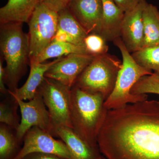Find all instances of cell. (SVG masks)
I'll return each instance as SVG.
<instances>
[{"label": "cell", "mask_w": 159, "mask_h": 159, "mask_svg": "<svg viewBox=\"0 0 159 159\" xmlns=\"http://www.w3.org/2000/svg\"><path fill=\"white\" fill-rule=\"evenodd\" d=\"M97 143L107 159H159V101L108 110Z\"/></svg>", "instance_id": "6da1fadb"}, {"label": "cell", "mask_w": 159, "mask_h": 159, "mask_svg": "<svg viewBox=\"0 0 159 159\" xmlns=\"http://www.w3.org/2000/svg\"><path fill=\"white\" fill-rule=\"evenodd\" d=\"M72 129L77 136L93 146H98L97 138L108 110L101 94L89 93L74 85L71 90Z\"/></svg>", "instance_id": "7a4b0ae2"}, {"label": "cell", "mask_w": 159, "mask_h": 159, "mask_svg": "<svg viewBox=\"0 0 159 159\" xmlns=\"http://www.w3.org/2000/svg\"><path fill=\"white\" fill-rule=\"evenodd\" d=\"M22 23L1 24L0 48L6 66L5 82L8 90L15 92L18 84L30 64L29 34L24 32Z\"/></svg>", "instance_id": "3957f363"}, {"label": "cell", "mask_w": 159, "mask_h": 159, "mask_svg": "<svg viewBox=\"0 0 159 159\" xmlns=\"http://www.w3.org/2000/svg\"><path fill=\"white\" fill-rule=\"evenodd\" d=\"M113 42L121 52L122 61L113 90L104 102V106L108 110L148 99L146 94H133L131 90L141 77L153 73L142 67L135 61L121 37L117 38Z\"/></svg>", "instance_id": "277c9868"}, {"label": "cell", "mask_w": 159, "mask_h": 159, "mask_svg": "<svg viewBox=\"0 0 159 159\" xmlns=\"http://www.w3.org/2000/svg\"><path fill=\"white\" fill-rule=\"evenodd\" d=\"M122 64L116 56L107 53L96 56L74 85L89 93L101 94L106 100L113 90Z\"/></svg>", "instance_id": "5b68a950"}, {"label": "cell", "mask_w": 159, "mask_h": 159, "mask_svg": "<svg viewBox=\"0 0 159 159\" xmlns=\"http://www.w3.org/2000/svg\"><path fill=\"white\" fill-rule=\"evenodd\" d=\"M58 12L40 2L29 22L30 63L51 43L57 29Z\"/></svg>", "instance_id": "8992f818"}, {"label": "cell", "mask_w": 159, "mask_h": 159, "mask_svg": "<svg viewBox=\"0 0 159 159\" xmlns=\"http://www.w3.org/2000/svg\"><path fill=\"white\" fill-rule=\"evenodd\" d=\"M71 90V88L46 77L38 89L48 111L54 129H72Z\"/></svg>", "instance_id": "52a82bcc"}, {"label": "cell", "mask_w": 159, "mask_h": 159, "mask_svg": "<svg viewBox=\"0 0 159 159\" xmlns=\"http://www.w3.org/2000/svg\"><path fill=\"white\" fill-rule=\"evenodd\" d=\"M9 92L17 102L21 113L20 125L16 131V138L20 144L23 143L26 133L33 127H39L55 137V129L48 111L41 95L38 91L35 97L28 102H25Z\"/></svg>", "instance_id": "ba28073f"}, {"label": "cell", "mask_w": 159, "mask_h": 159, "mask_svg": "<svg viewBox=\"0 0 159 159\" xmlns=\"http://www.w3.org/2000/svg\"><path fill=\"white\" fill-rule=\"evenodd\" d=\"M54 137L41 129L32 127L25 134L23 147L14 159H22L34 152L52 154L70 159V151L65 142Z\"/></svg>", "instance_id": "9c48e42d"}, {"label": "cell", "mask_w": 159, "mask_h": 159, "mask_svg": "<svg viewBox=\"0 0 159 159\" xmlns=\"http://www.w3.org/2000/svg\"><path fill=\"white\" fill-rule=\"evenodd\" d=\"M95 56L89 54H72L60 57L46 72L45 77L72 88Z\"/></svg>", "instance_id": "30bf717a"}, {"label": "cell", "mask_w": 159, "mask_h": 159, "mask_svg": "<svg viewBox=\"0 0 159 159\" xmlns=\"http://www.w3.org/2000/svg\"><path fill=\"white\" fill-rule=\"evenodd\" d=\"M67 8L88 34H99L102 16L101 0H70Z\"/></svg>", "instance_id": "8fae6325"}, {"label": "cell", "mask_w": 159, "mask_h": 159, "mask_svg": "<svg viewBox=\"0 0 159 159\" xmlns=\"http://www.w3.org/2000/svg\"><path fill=\"white\" fill-rule=\"evenodd\" d=\"M146 3V1L141 2L133 10L124 15L120 37L129 53L136 52L143 47V11Z\"/></svg>", "instance_id": "7c38bea8"}, {"label": "cell", "mask_w": 159, "mask_h": 159, "mask_svg": "<svg viewBox=\"0 0 159 159\" xmlns=\"http://www.w3.org/2000/svg\"><path fill=\"white\" fill-rule=\"evenodd\" d=\"M55 137L65 142L70 153V159H107L99 146L89 145L77 136L72 129L57 127L54 131Z\"/></svg>", "instance_id": "4fadbf2b"}, {"label": "cell", "mask_w": 159, "mask_h": 159, "mask_svg": "<svg viewBox=\"0 0 159 159\" xmlns=\"http://www.w3.org/2000/svg\"><path fill=\"white\" fill-rule=\"evenodd\" d=\"M102 16L99 35L107 41H113L121 36V29L125 12L113 0H101Z\"/></svg>", "instance_id": "5bb4252c"}, {"label": "cell", "mask_w": 159, "mask_h": 159, "mask_svg": "<svg viewBox=\"0 0 159 159\" xmlns=\"http://www.w3.org/2000/svg\"><path fill=\"white\" fill-rule=\"evenodd\" d=\"M40 0H8L0 9L1 24L29 22Z\"/></svg>", "instance_id": "9a60e30c"}, {"label": "cell", "mask_w": 159, "mask_h": 159, "mask_svg": "<svg viewBox=\"0 0 159 159\" xmlns=\"http://www.w3.org/2000/svg\"><path fill=\"white\" fill-rule=\"evenodd\" d=\"M60 57L49 62L31 63L29 77L22 86L15 92H10L21 100H30L33 99L45 78L46 72L51 66L59 60Z\"/></svg>", "instance_id": "2e32d148"}, {"label": "cell", "mask_w": 159, "mask_h": 159, "mask_svg": "<svg viewBox=\"0 0 159 159\" xmlns=\"http://www.w3.org/2000/svg\"><path fill=\"white\" fill-rule=\"evenodd\" d=\"M57 29L65 32L71 43L84 46L88 34L67 7L58 12Z\"/></svg>", "instance_id": "e0dca14e"}, {"label": "cell", "mask_w": 159, "mask_h": 159, "mask_svg": "<svg viewBox=\"0 0 159 159\" xmlns=\"http://www.w3.org/2000/svg\"><path fill=\"white\" fill-rule=\"evenodd\" d=\"M144 45L143 48L159 44V10L146 2L143 11Z\"/></svg>", "instance_id": "ac0fdd59"}, {"label": "cell", "mask_w": 159, "mask_h": 159, "mask_svg": "<svg viewBox=\"0 0 159 159\" xmlns=\"http://www.w3.org/2000/svg\"><path fill=\"white\" fill-rule=\"evenodd\" d=\"M72 54H89L84 46L77 45L67 42L52 41L34 61L30 63L44 62L50 58H58Z\"/></svg>", "instance_id": "d6986e66"}, {"label": "cell", "mask_w": 159, "mask_h": 159, "mask_svg": "<svg viewBox=\"0 0 159 159\" xmlns=\"http://www.w3.org/2000/svg\"><path fill=\"white\" fill-rule=\"evenodd\" d=\"M13 130L6 124H0V159H14L21 148Z\"/></svg>", "instance_id": "ffe728a7"}, {"label": "cell", "mask_w": 159, "mask_h": 159, "mask_svg": "<svg viewBox=\"0 0 159 159\" xmlns=\"http://www.w3.org/2000/svg\"><path fill=\"white\" fill-rule=\"evenodd\" d=\"M134 59L142 67L159 73V44L142 48L131 54Z\"/></svg>", "instance_id": "44dd1931"}, {"label": "cell", "mask_w": 159, "mask_h": 159, "mask_svg": "<svg viewBox=\"0 0 159 159\" xmlns=\"http://www.w3.org/2000/svg\"><path fill=\"white\" fill-rule=\"evenodd\" d=\"M18 107L17 102L10 94L9 97L0 102L1 123L6 124L16 131L18 128L20 121L17 114Z\"/></svg>", "instance_id": "7402d4cb"}, {"label": "cell", "mask_w": 159, "mask_h": 159, "mask_svg": "<svg viewBox=\"0 0 159 159\" xmlns=\"http://www.w3.org/2000/svg\"><path fill=\"white\" fill-rule=\"evenodd\" d=\"M133 94L159 95V73H154L141 77L131 90Z\"/></svg>", "instance_id": "603a6c76"}, {"label": "cell", "mask_w": 159, "mask_h": 159, "mask_svg": "<svg viewBox=\"0 0 159 159\" xmlns=\"http://www.w3.org/2000/svg\"><path fill=\"white\" fill-rule=\"evenodd\" d=\"M103 37L99 34L92 33L88 34L84 40V46L88 53L94 56L106 54L108 46Z\"/></svg>", "instance_id": "cb8c5ba5"}, {"label": "cell", "mask_w": 159, "mask_h": 159, "mask_svg": "<svg viewBox=\"0 0 159 159\" xmlns=\"http://www.w3.org/2000/svg\"><path fill=\"white\" fill-rule=\"evenodd\" d=\"M70 0H40L51 9L58 12L67 7Z\"/></svg>", "instance_id": "d4e9b609"}, {"label": "cell", "mask_w": 159, "mask_h": 159, "mask_svg": "<svg viewBox=\"0 0 159 159\" xmlns=\"http://www.w3.org/2000/svg\"><path fill=\"white\" fill-rule=\"evenodd\" d=\"M122 11L125 12L133 10L141 2V0H113Z\"/></svg>", "instance_id": "484cf974"}, {"label": "cell", "mask_w": 159, "mask_h": 159, "mask_svg": "<svg viewBox=\"0 0 159 159\" xmlns=\"http://www.w3.org/2000/svg\"><path fill=\"white\" fill-rule=\"evenodd\" d=\"M22 159H67L52 154L34 152L27 155Z\"/></svg>", "instance_id": "4316f807"}, {"label": "cell", "mask_w": 159, "mask_h": 159, "mask_svg": "<svg viewBox=\"0 0 159 159\" xmlns=\"http://www.w3.org/2000/svg\"><path fill=\"white\" fill-rule=\"evenodd\" d=\"M5 67H3V60H0V92L2 94L8 96L9 90L6 88L5 82Z\"/></svg>", "instance_id": "83f0119b"}, {"label": "cell", "mask_w": 159, "mask_h": 159, "mask_svg": "<svg viewBox=\"0 0 159 159\" xmlns=\"http://www.w3.org/2000/svg\"><path fill=\"white\" fill-rule=\"evenodd\" d=\"M141 2H145V0H141Z\"/></svg>", "instance_id": "f1b7e54d"}]
</instances>
